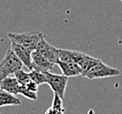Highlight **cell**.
<instances>
[{"label": "cell", "instance_id": "6da1fadb", "mask_svg": "<svg viewBox=\"0 0 122 114\" xmlns=\"http://www.w3.org/2000/svg\"><path fill=\"white\" fill-rule=\"evenodd\" d=\"M23 66L24 65L22 61L19 59L10 47L6 51L3 60L0 61V80H3L4 78L13 75L17 70L21 69Z\"/></svg>", "mask_w": 122, "mask_h": 114}, {"label": "cell", "instance_id": "7a4b0ae2", "mask_svg": "<svg viewBox=\"0 0 122 114\" xmlns=\"http://www.w3.org/2000/svg\"><path fill=\"white\" fill-rule=\"evenodd\" d=\"M43 37H45V34L39 31H34V32H30V33H22V34H16V33L8 34V38L11 42L21 45L33 52L35 51L37 45Z\"/></svg>", "mask_w": 122, "mask_h": 114}, {"label": "cell", "instance_id": "3957f363", "mask_svg": "<svg viewBox=\"0 0 122 114\" xmlns=\"http://www.w3.org/2000/svg\"><path fill=\"white\" fill-rule=\"evenodd\" d=\"M119 75H120V71L119 69L108 66L106 63H104L102 61H100L86 72L83 73L82 76L88 79H98V78L117 76Z\"/></svg>", "mask_w": 122, "mask_h": 114}, {"label": "cell", "instance_id": "277c9868", "mask_svg": "<svg viewBox=\"0 0 122 114\" xmlns=\"http://www.w3.org/2000/svg\"><path fill=\"white\" fill-rule=\"evenodd\" d=\"M47 77V84L49 85L51 89L55 94H57L59 97L64 98L65 90L67 88V84L69 82V77L64 75H56L48 72H45Z\"/></svg>", "mask_w": 122, "mask_h": 114}, {"label": "cell", "instance_id": "5b68a950", "mask_svg": "<svg viewBox=\"0 0 122 114\" xmlns=\"http://www.w3.org/2000/svg\"><path fill=\"white\" fill-rule=\"evenodd\" d=\"M35 51L43 55L52 63L57 65L59 61V48L49 44L46 40L45 37H43L39 41Z\"/></svg>", "mask_w": 122, "mask_h": 114}, {"label": "cell", "instance_id": "8992f818", "mask_svg": "<svg viewBox=\"0 0 122 114\" xmlns=\"http://www.w3.org/2000/svg\"><path fill=\"white\" fill-rule=\"evenodd\" d=\"M69 53L70 55V56L72 57L73 61L80 66V68L83 70V74L84 72H86L88 69H90L92 66H94L95 64H97L98 61H101L98 58L92 57V56L89 55L87 54L78 52V51L69 50Z\"/></svg>", "mask_w": 122, "mask_h": 114}, {"label": "cell", "instance_id": "52a82bcc", "mask_svg": "<svg viewBox=\"0 0 122 114\" xmlns=\"http://www.w3.org/2000/svg\"><path fill=\"white\" fill-rule=\"evenodd\" d=\"M11 48L13 50L19 59L22 61L23 65L26 67L28 69L33 70V63H32V53L33 51L23 47L21 45L16 44L11 41Z\"/></svg>", "mask_w": 122, "mask_h": 114}, {"label": "cell", "instance_id": "ba28073f", "mask_svg": "<svg viewBox=\"0 0 122 114\" xmlns=\"http://www.w3.org/2000/svg\"><path fill=\"white\" fill-rule=\"evenodd\" d=\"M32 63H33V69L45 73L48 72L52 69L55 64L46 59L37 51H33L32 53Z\"/></svg>", "mask_w": 122, "mask_h": 114}, {"label": "cell", "instance_id": "9c48e42d", "mask_svg": "<svg viewBox=\"0 0 122 114\" xmlns=\"http://www.w3.org/2000/svg\"><path fill=\"white\" fill-rule=\"evenodd\" d=\"M57 65L61 69L62 75H66L68 77L71 76H77V75H82L83 70L80 68V66L75 61H58Z\"/></svg>", "mask_w": 122, "mask_h": 114}, {"label": "cell", "instance_id": "30bf717a", "mask_svg": "<svg viewBox=\"0 0 122 114\" xmlns=\"http://www.w3.org/2000/svg\"><path fill=\"white\" fill-rule=\"evenodd\" d=\"M20 87V84L18 83L17 79L14 76H8L4 78L3 80H0V89L15 96L19 95Z\"/></svg>", "mask_w": 122, "mask_h": 114}, {"label": "cell", "instance_id": "8fae6325", "mask_svg": "<svg viewBox=\"0 0 122 114\" xmlns=\"http://www.w3.org/2000/svg\"><path fill=\"white\" fill-rule=\"evenodd\" d=\"M21 101L17 96L0 89V107L3 106L20 105Z\"/></svg>", "mask_w": 122, "mask_h": 114}, {"label": "cell", "instance_id": "7c38bea8", "mask_svg": "<svg viewBox=\"0 0 122 114\" xmlns=\"http://www.w3.org/2000/svg\"><path fill=\"white\" fill-rule=\"evenodd\" d=\"M62 100L63 99L61 98L58 95L54 93L52 106L45 111V114H65V108Z\"/></svg>", "mask_w": 122, "mask_h": 114}, {"label": "cell", "instance_id": "4fadbf2b", "mask_svg": "<svg viewBox=\"0 0 122 114\" xmlns=\"http://www.w3.org/2000/svg\"><path fill=\"white\" fill-rule=\"evenodd\" d=\"M29 75H30L31 80L33 81L34 83H36L38 85L47 84V77H46L45 73L40 72V71L33 69L29 72Z\"/></svg>", "mask_w": 122, "mask_h": 114}, {"label": "cell", "instance_id": "5bb4252c", "mask_svg": "<svg viewBox=\"0 0 122 114\" xmlns=\"http://www.w3.org/2000/svg\"><path fill=\"white\" fill-rule=\"evenodd\" d=\"M13 75H14V77L16 78L17 81H18V83H19L20 85H23V86H25V84H27L28 82L31 80L29 73L24 71L22 69H21L17 70Z\"/></svg>", "mask_w": 122, "mask_h": 114}, {"label": "cell", "instance_id": "9a60e30c", "mask_svg": "<svg viewBox=\"0 0 122 114\" xmlns=\"http://www.w3.org/2000/svg\"><path fill=\"white\" fill-rule=\"evenodd\" d=\"M19 95H22V96H24L25 97L30 99V100H37V98H38L37 97V93L31 91L26 87L23 86V85H20V90H19Z\"/></svg>", "mask_w": 122, "mask_h": 114}, {"label": "cell", "instance_id": "2e32d148", "mask_svg": "<svg viewBox=\"0 0 122 114\" xmlns=\"http://www.w3.org/2000/svg\"><path fill=\"white\" fill-rule=\"evenodd\" d=\"M25 86L29 90H31V91H33V92H35V93H37V91H38V89H39V85H38L36 83H34L33 81H32V80L29 81L27 84H25Z\"/></svg>", "mask_w": 122, "mask_h": 114}, {"label": "cell", "instance_id": "e0dca14e", "mask_svg": "<svg viewBox=\"0 0 122 114\" xmlns=\"http://www.w3.org/2000/svg\"><path fill=\"white\" fill-rule=\"evenodd\" d=\"M121 1H122V0H121Z\"/></svg>", "mask_w": 122, "mask_h": 114}, {"label": "cell", "instance_id": "ac0fdd59", "mask_svg": "<svg viewBox=\"0 0 122 114\" xmlns=\"http://www.w3.org/2000/svg\"><path fill=\"white\" fill-rule=\"evenodd\" d=\"M121 2H122V1H121Z\"/></svg>", "mask_w": 122, "mask_h": 114}]
</instances>
